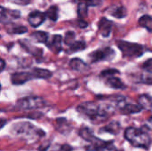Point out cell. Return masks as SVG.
<instances>
[{"label": "cell", "mask_w": 152, "mask_h": 151, "mask_svg": "<svg viewBox=\"0 0 152 151\" xmlns=\"http://www.w3.org/2000/svg\"><path fill=\"white\" fill-rule=\"evenodd\" d=\"M78 134L80 135L81 138H83L84 140H86V142L92 143L94 142H95L98 138L94 134V132L88 128V127H83L82 129L79 130L78 132Z\"/></svg>", "instance_id": "16"}, {"label": "cell", "mask_w": 152, "mask_h": 151, "mask_svg": "<svg viewBox=\"0 0 152 151\" xmlns=\"http://www.w3.org/2000/svg\"><path fill=\"white\" fill-rule=\"evenodd\" d=\"M33 78L32 74L28 72H16L11 76L12 84L14 85H20Z\"/></svg>", "instance_id": "10"}, {"label": "cell", "mask_w": 152, "mask_h": 151, "mask_svg": "<svg viewBox=\"0 0 152 151\" xmlns=\"http://www.w3.org/2000/svg\"><path fill=\"white\" fill-rule=\"evenodd\" d=\"M27 31H28L27 28L24 26H20V25H16L8 30V32L12 33V34H24Z\"/></svg>", "instance_id": "28"}, {"label": "cell", "mask_w": 152, "mask_h": 151, "mask_svg": "<svg viewBox=\"0 0 152 151\" xmlns=\"http://www.w3.org/2000/svg\"><path fill=\"white\" fill-rule=\"evenodd\" d=\"M86 44L85 41H75L69 48V53H77V52H79V51H82L84 49H86Z\"/></svg>", "instance_id": "23"}, {"label": "cell", "mask_w": 152, "mask_h": 151, "mask_svg": "<svg viewBox=\"0 0 152 151\" xmlns=\"http://www.w3.org/2000/svg\"><path fill=\"white\" fill-rule=\"evenodd\" d=\"M77 110L96 123L104 121L110 115L103 103H98L94 101H86L81 103L77 106Z\"/></svg>", "instance_id": "1"}, {"label": "cell", "mask_w": 152, "mask_h": 151, "mask_svg": "<svg viewBox=\"0 0 152 151\" xmlns=\"http://www.w3.org/2000/svg\"><path fill=\"white\" fill-rule=\"evenodd\" d=\"M117 45L126 58H138L144 53V47L136 43H131L124 40H118Z\"/></svg>", "instance_id": "4"}, {"label": "cell", "mask_w": 152, "mask_h": 151, "mask_svg": "<svg viewBox=\"0 0 152 151\" xmlns=\"http://www.w3.org/2000/svg\"><path fill=\"white\" fill-rule=\"evenodd\" d=\"M112 21L105 17H102L98 22V30L102 36L109 37L112 30Z\"/></svg>", "instance_id": "9"}, {"label": "cell", "mask_w": 152, "mask_h": 151, "mask_svg": "<svg viewBox=\"0 0 152 151\" xmlns=\"http://www.w3.org/2000/svg\"><path fill=\"white\" fill-rule=\"evenodd\" d=\"M73 148L69 144H56L53 147L51 151H72Z\"/></svg>", "instance_id": "30"}, {"label": "cell", "mask_w": 152, "mask_h": 151, "mask_svg": "<svg viewBox=\"0 0 152 151\" xmlns=\"http://www.w3.org/2000/svg\"><path fill=\"white\" fill-rule=\"evenodd\" d=\"M4 67H5V62L3 59H1V71L4 69Z\"/></svg>", "instance_id": "37"}, {"label": "cell", "mask_w": 152, "mask_h": 151, "mask_svg": "<svg viewBox=\"0 0 152 151\" xmlns=\"http://www.w3.org/2000/svg\"><path fill=\"white\" fill-rule=\"evenodd\" d=\"M58 11H59V8L57 5H52L46 10V12L45 13L48 19H50L53 21H56L58 20V16H59Z\"/></svg>", "instance_id": "22"}, {"label": "cell", "mask_w": 152, "mask_h": 151, "mask_svg": "<svg viewBox=\"0 0 152 151\" xmlns=\"http://www.w3.org/2000/svg\"><path fill=\"white\" fill-rule=\"evenodd\" d=\"M30 73L32 74L33 78H40V79H48L53 76L50 70L45 69H40V68L33 69V70Z\"/></svg>", "instance_id": "15"}, {"label": "cell", "mask_w": 152, "mask_h": 151, "mask_svg": "<svg viewBox=\"0 0 152 151\" xmlns=\"http://www.w3.org/2000/svg\"><path fill=\"white\" fill-rule=\"evenodd\" d=\"M118 74H119V71L118 69H108L102 70V73H101V76L107 78V77H115Z\"/></svg>", "instance_id": "29"}, {"label": "cell", "mask_w": 152, "mask_h": 151, "mask_svg": "<svg viewBox=\"0 0 152 151\" xmlns=\"http://www.w3.org/2000/svg\"><path fill=\"white\" fill-rule=\"evenodd\" d=\"M75 37H76V35L73 31H68L64 36V39H63L64 44L70 46L75 42Z\"/></svg>", "instance_id": "27"}, {"label": "cell", "mask_w": 152, "mask_h": 151, "mask_svg": "<svg viewBox=\"0 0 152 151\" xmlns=\"http://www.w3.org/2000/svg\"><path fill=\"white\" fill-rule=\"evenodd\" d=\"M139 82L142 83V84H145V85H152V77L142 75L139 78Z\"/></svg>", "instance_id": "32"}, {"label": "cell", "mask_w": 152, "mask_h": 151, "mask_svg": "<svg viewBox=\"0 0 152 151\" xmlns=\"http://www.w3.org/2000/svg\"><path fill=\"white\" fill-rule=\"evenodd\" d=\"M31 37L36 40L38 43H43V44H47L49 41V35L46 32L44 31H36L31 34Z\"/></svg>", "instance_id": "20"}, {"label": "cell", "mask_w": 152, "mask_h": 151, "mask_svg": "<svg viewBox=\"0 0 152 151\" xmlns=\"http://www.w3.org/2000/svg\"><path fill=\"white\" fill-rule=\"evenodd\" d=\"M45 18H46L45 13H44L40 11H33L28 14V21L31 27L37 28L45 21Z\"/></svg>", "instance_id": "8"}, {"label": "cell", "mask_w": 152, "mask_h": 151, "mask_svg": "<svg viewBox=\"0 0 152 151\" xmlns=\"http://www.w3.org/2000/svg\"><path fill=\"white\" fill-rule=\"evenodd\" d=\"M56 124H57V130L60 131L61 133H67L65 130H68L69 132L70 131L69 124L65 118H58L56 120Z\"/></svg>", "instance_id": "26"}, {"label": "cell", "mask_w": 152, "mask_h": 151, "mask_svg": "<svg viewBox=\"0 0 152 151\" xmlns=\"http://www.w3.org/2000/svg\"><path fill=\"white\" fill-rule=\"evenodd\" d=\"M62 36L61 35H53L46 44L47 47L54 53H59L62 50Z\"/></svg>", "instance_id": "11"}, {"label": "cell", "mask_w": 152, "mask_h": 151, "mask_svg": "<svg viewBox=\"0 0 152 151\" xmlns=\"http://www.w3.org/2000/svg\"><path fill=\"white\" fill-rule=\"evenodd\" d=\"M12 131L13 134L27 138H36L42 137L45 135V132L41 129L36 127L28 122H19L12 126Z\"/></svg>", "instance_id": "3"}, {"label": "cell", "mask_w": 152, "mask_h": 151, "mask_svg": "<svg viewBox=\"0 0 152 151\" xmlns=\"http://www.w3.org/2000/svg\"><path fill=\"white\" fill-rule=\"evenodd\" d=\"M78 26H79V28H86L87 26H88V23L86 22V21H85L84 20H78Z\"/></svg>", "instance_id": "36"}, {"label": "cell", "mask_w": 152, "mask_h": 151, "mask_svg": "<svg viewBox=\"0 0 152 151\" xmlns=\"http://www.w3.org/2000/svg\"><path fill=\"white\" fill-rule=\"evenodd\" d=\"M112 143H113V142H112L110 144H109V145H108L104 150H102V151H118V150H117V148H116Z\"/></svg>", "instance_id": "35"}, {"label": "cell", "mask_w": 152, "mask_h": 151, "mask_svg": "<svg viewBox=\"0 0 152 151\" xmlns=\"http://www.w3.org/2000/svg\"><path fill=\"white\" fill-rule=\"evenodd\" d=\"M119 130H120V124L117 121H113V122H110L106 126H104L103 128H102L101 131L109 133L111 134H117L119 132Z\"/></svg>", "instance_id": "21"}, {"label": "cell", "mask_w": 152, "mask_h": 151, "mask_svg": "<svg viewBox=\"0 0 152 151\" xmlns=\"http://www.w3.org/2000/svg\"><path fill=\"white\" fill-rule=\"evenodd\" d=\"M107 84L114 88V89H125L126 88V85L120 80V78L117 77H107Z\"/></svg>", "instance_id": "18"}, {"label": "cell", "mask_w": 152, "mask_h": 151, "mask_svg": "<svg viewBox=\"0 0 152 151\" xmlns=\"http://www.w3.org/2000/svg\"><path fill=\"white\" fill-rule=\"evenodd\" d=\"M91 62H98L102 61H111L115 57V51L110 47L98 49L89 54Z\"/></svg>", "instance_id": "6"}, {"label": "cell", "mask_w": 152, "mask_h": 151, "mask_svg": "<svg viewBox=\"0 0 152 151\" xmlns=\"http://www.w3.org/2000/svg\"><path fill=\"white\" fill-rule=\"evenodd\" d=\"M142 69L143 70H145L148 73L152 74V58L151 59L147 60V61H145L142 63Z\"/></svg>", "instance_id": "31"}, {"label": "cell", "mask_w": 152, "mask_h": 151, "mask_svg": "<svg viewBox=\"0 0 152 151\" xmlns=\"http://www.w3.org/2000/svg\"><path fill=\"white\" fill-rule=\"evenodd\" d=\"M138 104L142 108V109L150 110L152 109V97L148 94L140 95L138 98Z\"/></svg>", "instance_id": "17"}, {"label": "cell", "mask_w": 152, "mask_h": 151, "mask_svg": "<svg viewBox=\"0 0 152 151\" xmlns=\"http://www.w3.org/2000/svg\"><path fill=\"white\" fill-rule=\"evenodd\" d=\"M148 124H149V127L152 128V117L148 120Z\"/></svg>", "instance_id": "38"}, {"label": "cell", "mask_w": 152, "mask_h": 151, "mask_svg": "<svg viewBox=\"0 0 152 151\" xmlns=\"http://www.w3.org/2000/svg\"><path fill=\"white\" fill-rule=\"evenodd\" d=\"M20 44H21L28 52H29L32 55H34V56H36V57H41V56H42L43 52H42L41 49L36 48V47H34V46L28 44H23L21 41H20Z\"/></svg>", "instance_id": "25"}, {"label": "cell", "mask_w": 152, "mask_h": 151, "mask_svg": "<svg viewBox=\"0 0 152 151\" xmlns=\"http://www.w3.org/2000/svg\"><path fill=\"white\" fill-rule=\"evenodd\" d=\"M11 2L18 4V5H27L30 3V0H11Z\"/></svg>", "instance_id": "34"}, {"label": "cell", "mask_w": 152, "mask_h": 151, "mask_svg": "<svg viewBox=\"0 0 152 151\" xmlns=\"http://www.w3.org/2000/svg\"><path fill=\"white\" fill-rule=\"evenodd\" d=\"M88 5L85 2H78L77 4V15L78 17L83 20L87 16V11H88Z\"/></svg>", "instance_id": "24"}, {"label": "cell", "mask_w": 152, "mask_h": 151, "mask_svg": "<svg viewBox=\"0 0 152 151\" xmlns=\"http://www.w3.org/2000/svg\"><path fill=\"white\" fill-rule=\"evenodd\" d=\"M138 23L141 27L144 28L145 29H147L149 32H151L152 33V17L148 15V14H144L142 15L139 20H138Z\"/></svg>", "instance_id": "19"}, {"label": "cell", "mask_w": 152, "mask_h": 151, "mask_svg": "<svg viewBox=\"0 0 152 151\" xmlns=\"http://www.w3.org/2000/svg\"><path fill=\"white\" fill-rule=\"evenodd\" d=\"M125 138L134 147L148 150L151 143V139L144 129H138L134 127L126 128L124 133Z\"/></svg>", "instance_id": "2"}, {"label": "cell", "mask_w": 152, "mask_h": 151, "mask_svg": "<svg viewBox=\"0 0 152 151\" xmlns=\"http://www.w3.org/2000/svg\"><path fill=\"white\" fill-rule=\"evenodd\" d=\"M20 16V12L17 10H10L6 9L4 6H1L0 12V20L3 24H8L12 20L18 19Z\"/></svg>", "instance_id": "7"}, {"label": "cell", "mask_w": 152, "mask_h": 151, "mask_svg": "<svg viewBox=\"0 0 152 151\" xmlns=\"http://www.w3.org/2000/svg\"><path fill=\"white\" fill-rule=\"evenodd\" d=\"M1 122H2V124H1L0 128H3V127H4V125H5V120H4V119H2V120H1Z\"/></svg>", "instance_id": "39"}, {"label": "cell", "mask_w": 152, "mask_h": 151, "mask_svg": "<svg viewBox=\"0 0 152 151\" xmlns=\"http://www.w3.org/2000/svg\"><path fill=\"white\" fill-rule=\"evenodd\" d=\"M78 2H85L88 6H96L102 3V0H78Z\"/></svg>", "instance_id": "33"}, {"label": "cell", "mask_w": 152, "mask_h": 151, "mask_svg": "<svg viewBox=\"0 0 152 151\" xmlns=\"http://www.w3.org/2000/svg\"><path fill=\"white\" fill-rule=\"evenodd\" d=\"M109 13L118 19H122L125 18L127 14L126 9L125 6L121 5V4H118V5H112L110 9H109Z\"/></svg>", "instance_id": "13"}, {"label": "cell", "mask_w": 152, "mask_h": 151, "mask_svg": "<svg viewBox=\"0 0 152 151\" xmlns=\"http://www.w3.org/2000/svg\"><path fill=\"white\" fill-rule=\"evenodd\" d=\"M46 102L43 98L38 96H28L19 100L15 104V108L20 110H31L44 108Z\"/></svg>", "instance_id": "5"}, {"label": "cell", "mask_w": 152, "mask_h": 151, "mask_svg": "<svg viewBox=\"0 0 152 151\" xmlns=\"http://www.w3.org/2000/svg\"><path fill=\"white\" fill-rule=\"evenodd\" d=\"M142 108L139 104H133V103H126L120 109V112L124 115H131L141 112Z\"/></svg>", "instance_id": "14"}, {"label": "cell", "mask_w": 152, "mask_h": 151, "mask_svg": "<svg viewBox=\"0 0 152 151\" xmlns=\"http://www.w3.org/2000/svg\"><path fill=\"white\" fill-rule=\"evenodd\" d=\"M69 67L71 68V69H73L75 71H77V72H81V73L86 72L89 69L88 65L79 58L72 59L69 61Z\"/></svg>", "instance_id": "12"}]
</instances>
